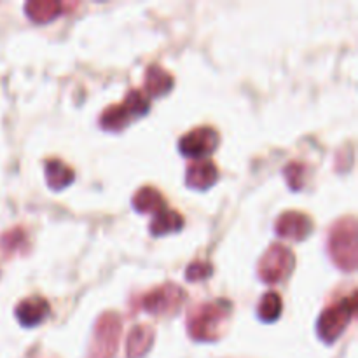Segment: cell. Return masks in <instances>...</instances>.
Returning a JSON list of instances; mask_svg holds the SVG:
<instances>
[{"instance_id": "cell-12", "label": "cell", "mask_w": 358, "mask_h": 358, "mask_svg": "<svg viewBox=\"0 0 358 358\" xmlns=\"http://www.w3.org/2000/svg\"><path fill=\"white\" fill-rule=\"evenodd\" d=\"M65 9V3L55 2V0H31L24 3V13L34 23L45 24L56 20Z\"/></svg>"}, {"instance_id": "cell-18", "label": "cell", "mask_w": 358, "mask_h": 358, "mask_svg": "<svg viewBox=\"0 0 358 358\" xmlns=\"http://www.w3.org/2000/svg\"><path fill=\"white\" fill-rule=\"evenodd\" d=\"M282 310H283L282 297H280L276 292H266V296L262 297V301L259 303L257 315L262 322L271 324V322L278 320L280 315H282Z\"/></svg>"}, {"instance_id": "cell-6", "label": "cell", "mask_w": 358, "mask_h": 358, "mask_svg": "<svg viewBox=\"0 0 358 358\" xmlns=\"http://www.w3.org/2000/svg\"><path fill=\"white\" fill-rule=\"evenodd\" d=\"M294 262L292 250L283 245H271L259 262V276L266 283H278L290 275Z\"/></svg>"}, {"instance_id": "cell-16", "label": "cell", "mask_w": 358, "mask_h": 358, "mask_svg": "<svg viewBox=\"0 0 358 358\" xmlns=\"http://www.w3.org/2000/svg\"><path fill=\"white\" fill-rule=\"evenodd\" d=\"M184 227V217L175 210H161L156 213L150 226V233L154 236H164V234L177 233Z\"/></svg>"}, {"instance_id": "cell-7", "label": "cell", "mask_w": 358, "mask_h": 358, "mask_svg": "<svg viewBox=\"0 0 358 358\" xmlns=\"http://www.w3.org/2000/svg\"><path fill=\"white\" fill-rule=\"evenodd\" d=\"M185 299L184 289L173 283H164L157 289L150 290L142 301V308L147 313L152 315H166L177 310Z\"/></svg>"}, {"instance_id": "cell-11", "label": "cell", "mask_w": 358, "mask_h": 358, "mask_svg": "<svg viewBox=\"0 0 358 358\" xmlns=\"http://www.w3.org/2000/svg\"><path fill=\"white\" fill-rule=\"evenodd\" d=\"M219 178V171H217L215 164L212 161H199L189 166L185 180H187L189 187L196 189V191H205L210 189Z\"/></svg>"}, {"instance_id": "cell-8", "label": "cell", "mask_w": 358, "mask_h": 358, "mask_svg": "<svg viewBox=\"0 0 358 358\" xmlns=\"http://www.w3.org/2000/svg\"><path fill=\"white\" fill-rule=\"evenodd\" d=\"M217 145H219V133L210 126H201L182 136L178 150L182 156L199 159V157L210 156L217 149Z\"/></svg>"}, {"instance_id": "cell-5", "label": "cell", "mask_w": 358, "mask_h": 358, "mask_svg": "<svg viewBox=\"0 0 358 358\" xmlns=\"http://www.w3.org/2000/svg\"><path fill=\"white\" fill-rule=\"evenodd\" d=\"M121 318L114 311L101 315L94 325L90 358H114L121 338Z\"/></svg>"}, {"instance_id": "cell-4", "label": "cell", "mask_w": 358, "mask_h": 358, "mask_svg": "<svg viewBox=\"0 0 358 358\" xmlns=\"http://www.w3.org/2000/svg\"><path fill=\"white\" fill-rule=\"evenodd\" d=\"M357 311V294L353 292L350 297H345L339 303L329 306L324 313L320 315L317 324V332L320 339L327 345L338 341L348 324L352 322L353 315Z\"/></svg>"}, {"instance_id": "cell-1", "label": "cell", "mask_w": 358, "mask_h": 358, "mask_svg": "<svg viewBox=\"0 0 358 358\" xmlns=\"http://www.w3.org/2000/svg\"><path fill=\"white\" fill-rule=\"evenodd\" d=\"M233 306L227 299H217L201 304L189 315V334L196 341H215L220 338V331L229 320Z\"/></svg>"}, {"instance_id": "cell-17", "label": "cell", "mask_w": 358, "mask_h": 358, "mask_svg": "<svg viewBox=\"0 0 358 358\" xmlns=\"http://www.w3.org/2000/svg\"><path fill=\"white\" fill-rule=\"evenodd\" d=\"M133 206L140 213H157L164 210V198L154 187H142L133 196Z\"/></svg>"}, {"instance_id": "cell-10", "label": "cell", "mask_w": 358, "mask_h": 358, "mask_svg": "<svg viewBox=\"0 0 358 358\" xmlns=\"http://www.w3.org/2000/svg\"><path fill=\"white\" fill-rule=\"evenodd\" d=\"M49 313H51L49 303L44 297L38 296L21 301L16 308V318L24 327H35V325L42 324L49 317Z\"/></svg>"}, {"instance_id": "cell-15", "label": "cell", "mask_w": 358, "mask_h": 358, "mask_svg": "<svg viewBox=\"0 0 358 358\" xmlns=\"http://www.w3.org/2000/svg\"><path fill=\"white\" fill-rule=\"evenodd\" d=\"M73 178H76V173L63 161L51 159L45 163V180L52 191H62L66 185L72 184Z\"/></svg>"}, {"instance_id": "cell-21", "label": "cell", "mask_w": 358, "mask_h": 358, "mask_svg": "<svg viewBox=\"0 0 358 358\" xmlns=\"http://www.w3.org/2000/svg\"><path fill=\"white\" fill-rule=\"evenodd\" d=\"M0 243H2L3 250H6V252H13L14 247H16L17 243H23V233H21L20 229L10 231V233L3 234L2 241H0Z\"/></svg>"}, {"instance_id": "cell-14", "label": "cell", "mask_w": 358, "mask_h": 358, "mask_svg": "<svg viewBox=\"0 0 358 358\" xmlns=\"http://www.w3.org/2000/svg\"><path fill=\"white\" fill-rule=\"evenodd\" d=\"M173 90V77L161 66L152 65L145 72V91L150 98L163 96Z\"/></svg>"}, {"instance_id": "cell-2", "label": "cell", "mask_w": 358, "mask_h": 358, "mask_svg": "<svg viewBox=\"0 0 358 358\" xmlns=\"http://www.w3.org/2000/svg\"><path fill=\"white\" fill-rule=\"evenodd\" d=\"M329 254L339 269L355 271L358 262L357 220L353 217L339 220L329 236Z\"/></svg>"}, {"instance_id": "cell-3", "label": "cell", "mask_w": 358, "mask_h": 358, "mask_svg": "<svg viewBox=\"0 0 358 358\" xmlns=\"http://www.w3.org/2000/svg\"><path fill=\"white\" fill-rule=\"evenodd\" d=\"M149 98L142 91L133 90L126 94L122 103L112 105L101 114L100 124L108 131H119V129H124L131 121L145 115L149 112Z\"/></svg>"}, {"instance_id": "cell-9", "label": "cell", "mask_w": 358, "mask_h": 358, "mask_svg": "<svg viewBox=\"0 0 358 358\" xmlns=\"http://www.w3.org/2000/svg\"><path fill=\"white\" fill-rule=\"evenodd\" d=\"M276 233L282 238H290V240H306L313 233V220L306 213L290 210L280 215L276 220Z\"/></svg>"}, {"instance_id": "cell-19", "label": "cell", "mask_w": 358, "mask_h": 358, "mask_svg": "<svg viewBox=\"0 0 358 358\" xmlns=\"http://www.w3.org/2000/svg\"><path fill=\"white\" fill-rule=\"evenodd\" d=\"M283 173H285V178L287 182H289L290 189H294V191H299L301 187H303L304 184V166L301 163H290L287 164L285 170H283Z\"/></svg>"}, {"instance_id": "cell-13", "label": "cell", "mask_w": 358, "mask_h": 358, "mask_svg": "<svg viewBox=\"0 0 358 358\" xmlns=\"http://www.w3.org/2000/svg\"><path fill=\"white\" fill-rule=\"evenodd\" d=\"M154 331L147 325H136L129 332L128 343H126V355L128 358H143L152 348Z\"/></svg>"}, {"instance_id": "cell-20", "label": "cell", "mask_w": 358, "mask_h": 358, "mask_svg": "<svg viewBox=\"0 0 358 358\" xmlns=\"http://www.w3.org/2000/svg\"><path fill=\"white\" fill-rule=\"evenodd\" d=\"M212 275L213 268L210 262H192L187 268V271H185V278H187L189 282H199V280H205Z\"/></svg>"}]
</instances>
